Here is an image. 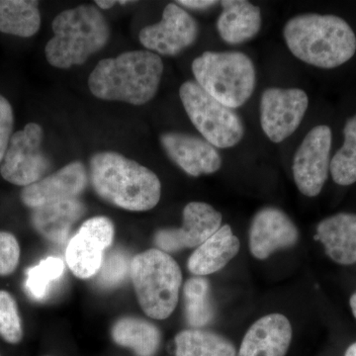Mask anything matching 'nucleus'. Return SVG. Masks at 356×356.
<instances>
[{"label": "nucleus", "instance_id": "obj_30", "mask_svg": "<svg viewBox=\"0 0 356 356\" xmlns=\"http://www.w3.org/2000/svg\"><path fill=\"white\" fill-rule=\"evenodd\" d=\"M20 247L13 234L0 232V276L10 275L17 268Z\"/></svg>", "mask_w": 356, "mask_h": 356}, {"label": "nucleus", "instance_id": "obj_33", "mask_svg": "<svg viewBox=\"0 0 356 356\" xmlns=\"http://www.w3.org/2000/svg\"><path fill=\"white\" fill-rule=\"evenodd\" d=\"M118 3V1H115V0H96L95 4L99 8L102 9H110L112 8L114 6H116V4Z\"/></svg>", "mask_w": 356, "mask_h": 356}, {"label": "nucleus", "instance_id": "obj_24", "mask_svg": "<svg viewBox=\"0 0 356 356\" xmlns=\"http://www.w3.org/2000/svg\"><path fill=\"white\" fill-rule=\"evenodd\" d=\"M177 356H236V348L228 339L215 332L187 330L175 339Z\"/></svg>", "mask_w": 356, "mask_h": 356}, {"label": "nucleus", "instance_id": "obj_13", "mask_svg": "<svg viewBox=\"0 0 356 356\" xmlns=\"http://www.w3.org/2000/svg\"><path fill=\"white\" fill-rule=\"evenodd\" d=\"M222 219L221 213L209 204L188 203L184 210L181 228L159 229L154 235V243L166 254L200 247L221 228Z\"/></svg>", "mask_w": 356, "mask_h": 356}, {"label": "nucleus", "instance_id": "obj_10", "mask_svg": "<svg viewBox=\"0 0 356 356\" xmlns=\"http://www.w3.org/2000/svg\"><path fill=\"white\" fill-rule=\"evenodd\" d=\"M114 235L113 222L107 217H93L84 222L65 250V261L72 273L81 280L96 275Z\"/></svg>", "mask_w": 356, "mask_h": 356}, {"label": "nucleus", "instance_id": "obj_23", "mask_svg": "<svg viewBox=\"0 0 356 356\" xmlns=\"http://www.w3.org/2000/svg\"><path fill=\"white\" fill-rule=\"evenodd\" d=\"M39 2L33 0H0V32L29 38L39 31Z\"/></svg>", "mask_w": 356, "mask_h": 356}, {"label": "nucleus", "instance_id": "obj_32", "mask_svg": "<svg viewBox=\"0 0 356 356\" xmlns=\"http://www.w3.org/2000/svg\"><path fill=\"white\" fill-rule=\"evenodd\" d=\"M217 3L218 1H213V0H180L177 2V4H179L180 6L195 9V10H203V9L216 6Z\"/></svg>", "mask_w": 356, "mask_h": 356}, {"label": "nucleus", "instance_id": "obj_20", "mask_svg": "<svg viewBox=\"0 0 356 356\" xmlns=\"http://www.w3.org/2000/svg\"><path fill=\"white\" fill-rule=\"evenodd\" d=\"M217 29L222 41L240 44L254 39L261 28V11L245 0H222Z\"/></svg>", "mask_w": 356, "mask_h": 356}, {"label": "nucleus", "instance_id": "obj_19", "mask_svg": "<svg viewBox=\"0 0 356 356\" xmlns=\"http://www.w3.org/2000/svg\"><path fill=\"white\" fill-rule=\"evenodd\" d=\"M316 238L334 262L350 266L356 262V214L339 213L325 218L317 227Z\"/></svg>", "mask_w": 356, "mask_h": 356}, {"label": "nucleus", "instance_id": "obj_34", "mask_svg": "<svg viewBox=\"0 0 356 356\" xmlns=\"http://www.w3.org/2000/svg\"><path fill=\"white\" fill-rule=\"evenodd\" d=\"M350 304L353 315H355V317L356 318V293L350 297Z\"/></svg>", "mask_w": 356, "mask_h": 356}, {"label": "nucleus", "instance_id": "obj_35", "mask_svg": "<svg viewBox=\"0 0 356 356\" xmlns=\"http://www.w3.org/2000/svg\"><path fill=\"white\" fill-rule=\"evenodd\" d=\"M346 356H356V343L351 344L350 348H348Z\"/></svg>", "mask_w": 356, "mask_h": 356}, {"label": "nucleus", "instance_id": "obj_3", "mask_svg": "<svg viewBox=\"0 0 356 356\" xmlns=\"http://www.w3.org/2000/svg\"><path fill=\"white\" fill-rule=\"evenodd\" d=\"M90 181L100 198L124 210L149 211L156 207L161 199V184L158 175L114 152L93 154Z\"/></svg>", "mask_w": 356, "mask_h": 356}, {"label": "nucleus", "instance_id": "obj_22", "mask_svg": "<svg viewBox=\"0 0 356 356\" xmlns=\"http://www.w3.org/2000/svg\"><path fill=\"white\" fill-rule=\"evenodd\" d=\"M112 339L118 346L130 348L137 356H154L161 344V332L153 324L143 318L124 317L115 323Z\"/></svg>", "mask_w": 356, "mask_h": 356}, {"label": "nucleus", "instance_id": "obj_25", "mask_svg": "<svg viewBox=\"0 0 356 356\" xmlns=\"http://www.w3.org/2000/svg\"><path fill=\"white\" fill-rule=\"evenodd\" d=\"M343 147L331 159L330 172L337 184L348 186L356 182V114L346 121Z\"/></svg>", "mask_w": 356, "mask_h": 356}, {"label": "nucleus", "instance_id": "obj_7", "mask_svg": "<svg viewBox=\"0 0 356 356\" xmlns=\"http://www.w3.org/2000/svg\"><path fill=\"white\" fill-rule=\"evenodd\" d=\"M179 96L194 127L216 149L235 147L243 140L245 127L240 116L208 95L195 81L182 83Z\"/></svg>", "mask_w": 356, "mask_h": 356}, {"label": "nucleus", "instance_id": "obj_29", "mask_svg": "<svg viewBox=\"0 0 356 356\" xmlns=\"http://www.w3.org/2000/svg\"><path fill=\"white\" fill-rule=\"evenodd\" d=\"M0 337L8 343H19L23 337L17 303L10 293L0 290Z\"/></svg>", "mask_w": 356, "mask_h": 356}, {"label": "nucleus", "instance_id": "obj_15", "mask_svg": "<svg viewBox=\"0 0 356 356\" xmlns=\"http://www.w3.org/2000/svg\"><path fill=\"white\" fill-rule=\"evenodd\" d=\"M299 232L282 210L266 207L254 215L250 229V250L257 259H266L281 248L298 242Z\"/></svg>", "mask_w": 356, "mask_h": 356}, {"label": "nucleus", "instance_id": "obj_26", "mask_svg": "<svg viewBox=\"0 0 356 356\" xmlns=\"http://www.w3.org/2000/svg\"><path fill=\"white\" fill-rule=\"evenodd\" d=\"M209 282L197 276L187 280L184 288L186 318L191 327H204L213 318L209 299Z\"/></svg>", "mask_w": 356, "mask_h": 356}, {"label": "nucleus", "instance_id": "obj_21", "mask_svg": "<svg viewBox=\"0 0 356 356\" xmlns=\"http://www.w3.org/2000/svg\"><path fill=\"white\" fill-rule=\"evenodd\" d=\"M241 243L231 227L224 225L189 257V271L205 276L224 268L240 252Z\"/></svg>", "mask_w": 356, "mask_h": 356}, {"label": "nucleus", "instance_id": "obj_16", "mask_svg": "<svg viewBox=\"0 0 356 356\" xmlns=\"http://www.w3.org/2000/svg\"><path fill=\"white\" fill-rule=\"evenodd\" d=\"M88 181L86 166L81 161H74L36 184L24 187L21 200L27 207L35 209L46 204L79 198Z\"/></svg>", "mask_w": 356, "mask_h": 356}, {"label": "nucleus", "instance_id": "obj_27", "mask_svg": "<svg viewBox=\"0 0 356 356\" xmlns=\"http://www.w3.org/2000/svg\"><path fill=\"white\" fill-rule=\"evenodd\" d=\"M65 273L64 261L60 257H50L28 269L25 289L31 298L41 301L47 298L51 288L62 278Z\"/></svg>", "mask_w": 356, "mask_h": 356}, {"label": "nucleus", "instance_id": "obj_9", "mask_svg": "<svg viewBox=\"0 0 356 356\" xmlns=\"http://www.w3.org/2000/svg\"><path fill=\"white\" fill-rule=\"evenodd\" d=\"M332 139L329 126H316L295 153L293 177L299 191L308 197L318 196L329 177Z\"/></svg>", "mask_w": 356, "mask_h": 356}, {"label": "nucleus", "instance_id": "obj_12", "mask_svg": "<svg viewBox=\"0 0 356 356\" xmlns=\"http://www.w3.org/2000/svg\"><path fill=\"white\" fill-rule=\"evenodd\" d=\"M198 34L197 22L191 14L178 4L170 3L159 23L140 30L139 40L147 51L172 57L195 43Z\"/></svg>", "mask_w": 356, "mask_h": 356}, {"label": "nucleus", "instance_id": "obj_1", "mask_svg": "<svg viewBox=\"0 0 356 356\" xmlns=\"http://www.w3.org/2000/svg\"><path fill=\"white\" fill-rule=\"evenodd\" d=\"M283 36L293 56L320 69H336L356 53L353 28L343 18L331 14L295 16L283 28Z\"/></svg>", "mask_w": 356, "mask_h": 356}, {"label": "nucleus", "instance_id": "obj_4", "mask_svg": "<svg viewBox=\"0 0 356 356\" xmlns=\"http://www.w3.org/2000/svg\"><path fill=\"white\" fill-rule=\"evenodd\" d=\"M54 36L46 44L49 64L58 69H70L84 64L106 46L110 29L106 18L93 6L67 9L51 23Z\"/></svg>", "mask_w": 356, "mask_h": 356}, {"label": "nucleus", "instance_id": "obj_5", "mask_svg": "<svg viewBox=\"0 0 356 356\" xmlns=\"http://www.w3.org/2000/svg\"><path fill=\"white\" fill-rule=\"evenodd\" d=\"M195 81L231 109L242 107L254 95L257 72L242 51H205L191 65Z\"/></svg>", "mask_w": 356, "mask_h": 356}, {"label": "nucleus", "instance_id": "obj_8", "mask_svg": "<svg viewBox=\"0 0 356 356\" xmlns=\"http://www.w3.org/2000/svg\"><path fill=\"white\" fill-rule=\"evenodd\" d=\"M43 138V128L37 123H28L23 130L13 134L0 166L6 181L26 187L44 177L51 161L42 149Z\"/></svg>", "mask_w": 356, "mask_h": 356}, {"label": "nucleus", "instance_id": "obj_28", "mask_svg": "<svg viewBox=\"0 0 356 356\" xmlns=\"http://www.w3.org/2000/svg\"><path fill=\"white\" fill-rule=\"evenodd\" d=\"M131 261L127 252L114 250L103 259L102 267L97 274V282L102 287L118 286L130 276Z\"/></svg>", "mask_w": 356, "mask_h": 356}, {"label": "nucleus", "instance_id": "obj_11", "mask_svg": "<svg viewBox=\"0 0 356 356\" xmlns=\"http://www.w3.org/2000/svg\"><path fill=\"white\" fill-rule=\"evenodd\" d=\"M309 106L305 91L299 88H267L261 98V125L271 142L289 138L303 121Z\"/></svg>", "mask_w": 356, "mask_h": 356}, {"label": "nucleus", "instance_id": "obj_2", "mask_svg": "<svg viewBox=\"0 0 356 356\" xmlns=\"http://www.w3.org/2000/svg\"><path fill=\"white\" fill-rule=\"evenodd\" d=\"M163 74V60L153 51H125L100 60L88 77V88L99 99L139 106L156 96Z\"/></svg>", "mask_w": 356, "mask_h": 356}, {"label": "nucleus", "instance_id": "obj_31", "mask_svg": "<svg viewBox=\"0 0 356 356\" xmlns=\"http://www.w3.org/2000/svg\"><path fill=\"white\" fill-rule=\"evenodd\" d=\"M14 115L13 106L0 95V163L3 161L9 142L13 135Z\"/></svg>", "mask_w": 356, "mask_h": 356}, {"label": "nucleus", "instance_id": "obj_18", "mask_svg": "<svg viewBox=\"0 0 356 356\" xmlns=\"http://www.w3.org/2000/svg\"><path fill=\"white\" fill-rule=\"evenodd\" d=\"M86 212L79 198L67 199L33 209L32 224L49 242L62 243L69 238L70 229Z\"/></svg>", "mask_w": 356, "mask_h": 356}, {"label": "nucleus", "instance_id": "obj_17", "mask_svg": "<svg viewBox=\"0 0 356 356\" xmlns=\"http://www.w3.org/2000/svg\"><path fill=\"white\" fill-rule=\"evenodd\" d=\"M291 339V324L285 316H264L245 334L238 356H285Z\"/></svg>", "mask_w": 356, "mask_h": 356}, {"label": "nucleus", "instance_id": "obj_6", "mask_svg": "<svg viewBox=\"0 0 356 356\" xmlns=\"http://www.w3.org/2000/svg\"><path fill=\"white\" fill-rule=\"evenodd\" d=\"M130 277L140 308L154 320H165L177 308L182 274L177 262L159 250L134 257Z\"/></svg>", "mask_w": 356, "mask_h": 356}, {"label": "nucleus", "instance_id": "obj_14", "mask_svg": "<svg viewBox=\"0 0 356 356\" xmlns=\"http://www.w3.org/2000/svg\"><path fill=\"white\" fill-rule=\"evenodd\" d=\"M159 140L168 158L191 177L212 175L221 168L219 152L203 138L168 132L161 134Z\"/></svg>", "mask_w": 356, "mask_h": 356}]
</instances>
